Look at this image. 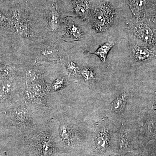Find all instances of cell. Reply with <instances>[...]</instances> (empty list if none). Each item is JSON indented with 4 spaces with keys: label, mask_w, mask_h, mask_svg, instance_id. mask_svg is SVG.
I'll return each instance as SVG.
<instances>
[{
    "label": "cell",
    "mask_w": 156,
    "mask_h": 156,
    "mask_svg": "<svg viewBox=\"0 0 156 156\" xmlns=\"http://www.w3.org/2000/svg\"><path fill=\"white\" fill-rule=\"evenodd\" d=\"M14 27L18 34L23 37L30 35L29 24L27 20L21 18L17 11H14L12 16Z\"/></svg>",
    "instance_id": "obj_2"
},
{
    "label": "cell",
    "mask_w": 156,
    "mask_h": 156,
    "mask_svg": "<svg viewBox=\"0 0 156 156\" xmlns=\"http://www.w3.org/2000/svg\"><path fill=\"white\" fill-rule=\"evenodd\" d=\"M132 53L134 58L139 61L146 60L151 56V53L148 50L138 46L132 48Z\"/></svg>",
    "instance_id": "obj_10"
},
{
    "label": "cell",
    "mask_w": 156,
    "mask_h": 156,
    "mask_svg": "<svg viewBox=\"0 0 156 156\" xmlns=\"http://www.w3.org/2000/svg\"><path fill=\"white\" fill-rule=\"evenodd\" d=\"M60 135L63 143L66 146L69 147L72 141V133L69 127L65 124L61 125Z\"/></svg>",
    "instance_id": "obj_7"
},
{
    "label": "cell",
    "mask_w": 156,
    "mask_h": 156,
    "mask_svg": "<svg viewBox=\"0 0 156 156\" xmlns=\"http://www.w3.org/2000/svg\"><path fill=\"white\" fill-rule=\"evenodd\" d=\"M0 156H2L0 155Z\"/></svg>",
    "instance_id": "obj_22"
},
{
    "label": "cell",
    "mask_w": 156,
    "mask_h": 156,
    "mask_svg": "<svg viewBox=\"0 0 156 156\" xmlns=\"http://www.w3.org/2000/svg\"><path fill=\"white\" fill-rule=\"evenodd\" d=\"M59 15L57 10V6L56 4H53L48 23L50 29L53 31H56L58 30L59 27Z\"/></svg>",
    "instance_id": "obj_5"
},
{
    "label": "cell",
    "mask_w": 156,
    "mask_h": 156,
    "mask_svg": "<svg viewBox=\"0 0 156 156\" xmlns=\"http://www.w3.org/2000/svg\"><path fill=\"white\" fill-rule=\"evenodd\" d=\"M96 146L101 151H104L108 147L109 135L107 132L102 131L98 135L96 139Z\"/></svg>",
    "instance_id": "obj_11"
},
{
    "label": "cell",
    "mask_w": 156,
    "mask_h": 156,
    "mask_svg": "<svg viewBox=\"0 0 156 156\" xmlns=\"http://www.w3.org/2000/svg\"><path fill=\"white\" fill-rule=\"evenodd\" d=\"M66 66H67L68 71L70 73L76 74L80 71L77 66L73 62L71 61L68 62Z\"/></svg>",
    "instance_id": "obj_18"
},
{
    "label": "cell",
    "mask_w": 156,
    "mask_h": 156,
    "mask_svg": "<svg viewBox=\"0 0 156 156\" xmlns=\"http://www.w3.org/2000/svg\"><path fill=\"white\" fill-rule=\"evenodd\" d=\"M41 55L44 58L49 60H53L58 59V55L57 51L50 47H44L40 50Z\"/></svg>",
    "instance_id": "obj_13"
},
{
    "label": "cell",
    "mask_w": 156,
    "mask_h": 156,
    "mask_svg": "<svg viewBox=\"0 0 156 156\" xmlns=\"http://www.w3.org/2000/svg\"><path fill=\"white\" fill-rule=\"evenodd\" d=\"M65 80L62 78L56 79L53 83L52 88L55 91H58L62 89L64 87Z\"/></svg>",
    "instance_id": "obj_19"
},
{
    "label": "cell",
    "mask_w": 156,
    "mask_h": 156,
    "mask_svg": "<svg viewBox=\"0 0 156 156\" xmlns=\"http://www.w3.org/2000/svg\"><path fill=\"white\" fill-rule=\"evenodd\" d=\"M146 5V0H130L129 5L132 13L135 16L145 8Z\"/></svg>",
    "instance_id": "obj_12"
},
{
    "label": "cell",
    "mask_w": 156,
    "mask_h": 156,
    "mask_svg": "<svg viewBox=\"0 0 156 156\" xmlns=\"http://www.w3.org/2000/svg\"><path fill=\"white\" fill-rule=\"evenodd\" d=\"M114 45V44L108 42L104 43L92 53L98 56L102 62H105L109 51L113 47Z\"/></svg>",
    "instance_id": "obj_9"
},
{
    "label": "cell",
    "mask_w": 156,
    "mask_h": 156,
    "mask_svg": "<svg viewBox=\"0 0 156 156\" xmlns=\"http://www.w3.org/2000/svg\"><path fill=\"white\" fill-rule=\"evenodd\" d=\"M14 118L15 121L23 123L27 120V115L23 111L20 110H16L14 112Z\"/></svg>",
    "instance_id": "obj_16"
},
{
    "label": "cell",
    "mask_w": 156,
    "mask_h": 156,
    "mask_svg": "<svg viewBox=\"0 0 156 156\" xmlns=\"http://www.w3.org/2000/svg\"><path fill=\"white\" fill-rule=\"evenodd\" d=\"M114 17V10L111 5L108 3H102L95 10L93 14V28L97 32H105L112 24Z\"/></svg>",
    "instance_id": "obj_1"
},
{
    "label": "cell",
    "mask_w": 156,
    "mask_h": 156,
    "mask_svg": "<svg viewBox=\"0 0 156 156\" xmlns=\"http://www.w3.org/2000/svg\"><path fill=\"white\" fill-rule=\"evenodd\" d=\"M13 88V83L10 79L5 80L0 85V101H5L9 98Z\"/></svg>",
    "instance_id": "obj_4"
},
{
    "label": "cell",
    "mask_w": 156,
    "mask_h": 156,
    "mask_svg": "<svg viewBox=\"0 0 156 156\" xmlns=\"http://www.w3.org/2000/svg\"><path fill=\"white\" fill-rule=\"evenodd\" d=\"M81 74L86 80H90L95 78V73L89 68L86 67L83 69L81 71Z\"/></svg>",
    "instance_id": "obj_17"
},
{
    "label": "cell",
    "mask_w": 156,
    "mask_h": 156,
    "mask_svg": "<svg viewBox=\"0 0 156 156\" xmlns=\"http://www.w3.org/2000/svg\"><path fill=\"white\" fill-rule=\"evenodd\" d=\"M76 13L81 17H85L88 14L89 5L87 0H76L74 3Z\"/></svg>",
    "instance_id": "obj_6"
},
{
    "label": "cell",
    "mask_w": 156,
    "mask_h": 156,
    "mask_svg": "<svg viewBox=\"0 0 156 156\" xmlns=\"http://www.w3.org/2000/svg\"><path fill=\"white\" fill-rule=\"evenodd\" d=\"M83 36V32L80 28L73 23H68L66 29V40L69 41H77Z\"/></svg>",
    "instance_id": "obj_3"
},
{
    "label": "cell",
    "mask_w": 156,
    "mask_h": 156,
    "mask_svg": "<svg viewBox=\"0 0 156 156\" xmlns=\"http://www.w3.org/2000/svg\"><path fill=\"white\" fill-rule=\"evenodd\" d=\"M26 77L30 82H35L38 79V74L34 70L30 69L27 72Z\"/></svg>",
    "instance_id": "obj_20"
},
{
    "label": "cell",
    "mask_w": 156,
    "mask_h": 156,
    "mask_svg": "<svg viewBox=\"0 0 156 156\" xmlns=\"http://www.w3.org/2000/svg\"><path fill=\"white\" fill-rule=\"evenodd\" d=\"M127 97V94L124 93L114 101L113 103L112 106L115 111L121 112L125 106Z\"/></svg>",
    "instance_id": "obj_14"
},
{
    "label": "cell",
    "mask_w": 156,
    "mask_h": 156,
    "mask_svg": "<svg viewBox=\"0 0 156 156\" xmlns=\"http://www.w3.org/2000/svg\"><path fill=\"white\" fill-rule=\"evenodd\" d=\"M14 72V67L12 66L9 64L3 66L0 68V78L4 80L10 79Z\"/></svg>",
    "instance_id": "obj_15"
},
{
    "label": "cell",
    "mask_w": 156,
    "mask_h": 156,
    "mask_svg": "<svg viewBox=\"0 0 156 156\" xmlns=\"http://www.w3.org/2000/svg\"><path fill=\"white\" fill-rule=\"evenodd\" d=\"M8 24V19L2 14H0V29L4 28Z\"/></svg>",
    "instance_id": "obj_21"
},
{
    "label": "cell",
    "mask_w": 156,
    "mask_h": 156,
    "mask_svg": "<svg viewBox=\"0 0 156 156\" xmlns=\"http://www.w3.org/2000/svg\"><path fill=\"white\" fill-rule=\"evenodd\" d=\"M136 32L140 38L143 41L150 43L152 41L153 36V33L152 30L148 27H140L136 30Z\"/></svg>",
    "instance_id": "obj_8"
}]
</instances>
